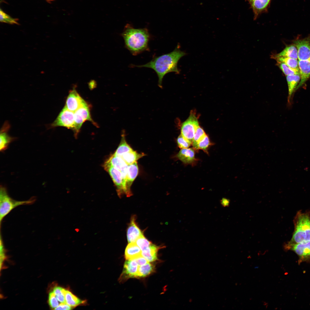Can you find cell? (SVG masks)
<instances>
[{
	"mask_svg": "<svg viewBox=\"0 0 310 310\" xmlns=\"http://www.w3.org/2000/svg\"><path fill=\"white\" fill-rule=\"evenodd\" d=\"M75 87H73L69 91L65 106L67 109L74 112L85 101L78 94Z\"/></svg>",
	"mask_w": 310,
	"mask_h": 310,
	"instance_id": "11",
	"label": "cell"
},
{
	"mask_svg": "<svg viewBox=\"0 0 310 310\" xmlns=\"http://www.w3.org/2000/svg\"><path fill=\"white\" fill-rule=\"evenodd\" d=\"M139 267L135 259L127 260L125 262L122 277L125 278H137Z\"/></svg>",
	"mask_w": 310,
	"mask_h": 310,
	"instance_id": "17",
	"label": "cell"
},
{
	"mask_svg": "<svg viewBox=\"0 0 310 310\" xmlns=\"http://www.w3.org/2000/svg\"><path fill=\"white\" fill-rule=\"evenodd\" d=\"M46 0L48 2H50L53 1V0Z\"/></svg>",
	"mask_w": 310,
	"mask_h": 310,
	"instance_id": "40",
	"label": "cell"
},
{
	"mask_svg": "<svg viewBox=\"0 0 310 310\" xmlns=\"http://www.w3.org/2000/svg\"><path fill=\"white\" fill-rule=\"evenodd\" d=\"M125 135V131L123 130L120 143L115 152L113 154L115 155L121 157L123 154L133 150L127 142Z\"/></svg>",
	"mask_w": 310,
	"mask_h": 310,
	"instance_id": "22",
	"label": "cell"
},
{
	"mask_svg": "<svg viewBox=\"0 0 310 310\" xmlns=\"http://www.w3.org/2000/svg\"><path fill=\"white\" fill-rule=\"evenodd\" d=\"M0 135V150L3 151L7 149L9 144L13 140V138L10 137L3 130Z\"/></svg>",
	"mask_w": 310,
	"mask_h": 310,
	"instance_id": "28",
	"label": "cell"
},
{
	"mask_svg": "<svg viewBox=\"0 0 310 310\" xmlns=\"http://www.w3.org/2000/svg\"><path fill=\"white\" fill-rule=\"evenodd\" d=\"M135 259L139 266L145 265L148 262L144 257H142V256Z\"/></svg>",
	"mask_w": 310,
	"mask_h": 310,
	"instance_id": "38",
	"label": "cell"
},
{
	"mask_svg": "<svg viewBox=\"0 0 310 310\" xmlns=\"http://www.w3.org/2000/svg\"><path fill=\"white\" fill-rule=\"evenodd\" d=\"M58 301L53 292H50L49 294L48 303L50 307L54 309L59 305Z\"/></svg>",
	"mask_w": 310,
	"mask_h": 310,
	"instance_id": "36",
	"label": "cell"
},
{
	"mask_svg": "<svg viewBox=\"0 0 310 310\" xmlns=\"http://www.w3.org/2000/svg\"><path fill=\"white\" fill-rule=\"evenodd\" d=\"M65 289L59 286L55 287L53 292L58 301L61 303H65L64 294Z\"/></svg>",
	"mask_w": 310,
	"mask_h": 310,
	"instance_id": "34",
	"label": "cell"
},
{
	"mask_svg": "<svg viewBox=\"0 0 310 310\" xmlns=\"http://www.w3.org/2000/svg\"><path fill=\"white\" fill-rule=\"evenodd\" d=\"M74 127L73 131L75 137H77L82 124L85 121H90L94 125L97 126L91 117L90 106L86 101L74 112Z\"/></svg>",
	"mask_w": 310,
	"mask_h": 310,
	"instance_id": "5",
	"label": "cell"
},
{
	"mask_svg": "<svg viewBox=\"0 0 310 310\" xmlns=\"http://www.w3.org/2000/svg\"><path fill=\"white\" fill-rule=\"evenodd\" d=\"M138 173V168L136 161L131 164L128 165L126 181L127 197H130L132 195L131 187Z\"/></svg>",
	"mask_w": 310,
	"mask_h": 310,
	"instance_id": "15",
	"label": "cell"
},
{
	"mask_svg": "<svg viewBox=\"0 0 310 310\" xmlns=\"http://www.w3.org/2000/svg\"><path fill=\"white\" fill-rule=\"evenodd\" d=\"M272 57L277 61L282 62L292 68L299 70L298 59L289 57H278L274 55H273Z\"/></svg>",
	"mask_w": 310,
	"mask_h": 310,
	"instance_id": "26",
	"label": "cell"
},
{
	"mask_svg": "<svg viewBox=\"0 0 310 310\" xmlns=\"http://www.w3.org/2000/svg\"><path fill=\"white\" fill-rule=\"evenodd\" d=\"M135 243L142 251L148 247L152 244L151 242L144 237L143 235L139 237Z\"/></svg>",
	"mask_w": 310,
	"mask_h": 310,
	"instance_id": "32",
	"label": "cell"
},
{
	"mask_svg": "<svg viewBox=\"0 0 310 310\" xmlns=\"http://www.w3.org/2000/svg\"><path fill=\"white\" fill-rule=\"evenodd\" d=\"M197 118L195 112H191L188 118L183 124L181 134L188 142L192 144L194 136L199 126Z\"/></svg>",
	"mask_w": 310,
	"mask_h": 310,
	"instance_id": "6",
	"label": "cell"
},
{
	"mask_svg": "<svg viewBox=\"0 0 310 310\" xmlns=\"http://www.w3.org/2000/svg\"><path fill=\"white\" fill-rule=\"evenodd\" d=\"M104 169L109 174L116 187L118 195L125 194L127 195V191L121 172L110 164L105 162L103 165Z\"/></svg>",
	"mask_w": 310,
	"mask_h": 310,
	"instance_id": "7",
	"label": "cell"
},
{
	"mask_svg": "<svg viewBox=\"0 0 310 310\" xmlns=\"http://www.w3.org/2000/svg\"><path fill=\"white\" fill-rule=\"evenodd\" d=\"M160 248L152 243L147 248L142 251V255L148 262H152L157 259V254Z\"/></svg>",
	"mask_w": 310,
	"mask_h": 310,
	"instance_id": "21",
	"label": "cell"
},
{
	"mask_svg": "<svg viewBox=\"0 0 310 310\" xmlns=\"http://www.w3.org/2000/svg\"><path fill=\"white\" fill-rule=\"evenodd\" d=\"M286 79L288 86V101L290 102L291 96L299 84L301 79L299 74L286 76Z\"/></svg>",
	"mask_w": 310,
	"mask_h": 310,
	"instance_id": "20",
	"label": "cell"
},
{
	"mask_svg": "<svg viewBox=\"0 0 310 310\" xmlns=\"http://www.w3.org/2000/svg\"><path fill=\"white\" fill-rule=\"evenodd\" d=\"M277 62L278 66L286 76L295 74L300 75L299 70L292 68L282 62L279 61Z\"/></svg>",
	"mask_w": 310,
	"mask_h": 310,
	"instance_id": "29",
	"label": "cell"
},
{
	"mask_svg": "<svg viewBox=\"0 0 310 310\" xmlns=\"http://www.w3.org/2000/svg\"><path fill=\"white\" fill-rule=\"evenodd\" d=\"M177 142L179 147L181 149L188 148L192 144L187 140L181 134L177 137Z\"/></svg>",
	"mask_w": 310,
	"mask_h": 310,
	"instance_id": "35",
	"label": "cell"
},
{
	"mask_svg": "<svg viewBox=\"0 0 310 310\" xmlns=\"http://www.w3.org/2000/svg\"><path fill=\"white\" fill-rule=\"evenodd\" d=\"M121 172L126 186V181L128 165L121 157L114 154L105 161Z\"/></svg>",
	"mask_w": 310,
	"mask_h": 310,
	"instance_id": "12",
	"label": "cell"
},
{
	"mask_svg": "<svg viewBox=\"0 0 310 310\" xmlns=\"http://www.w3.org/2000/svg\"><path fill=\"white\" fill-rule=\"evenodd\" d=\"M221 205L223 207H227L229 206L230 200L226 198H222L220 200Z\"/></svg>",
	"mask_w": 310,
	"mask_h": 310,
	"instance_id": "39",
	"label": "cell"
},
{
	"mask_svg": "<svg viewBox=\"0 0 310 310\" xmlns=\"http://www.w3.org/2000/svg\"><path fill=\"white\" fill-rule=\"evenodd\" d=\"M144 154H140L133 150L126 153L121 157L128 165L136 162L138 160L144 156Z\"/></svg>",
	"mask_w": 310,
	"mask_h": 310,
	"instance_id": "25",
	"label": "cell"
},
{
	"mask_svg": "<svg viewBox=\"0 0 310 310\" xmlns=\"http://www.w3.org/2000/svg\"><path fill=\"white\" fill-rule=\"evenodd\" d=\"M210 144L209 138L208 136L206 134L198 143L197 150L201 149L205 152H207Z\"/></svg>",
	"mask_w": 310,
	"mask_h": 310,
	"instance_id": "33",
	"label": "cell"
},
{
	"mask_svg": "<svg viewBox=\"0 0 310 310\" xmlns=\"http://www.w3.org/2000/svg\"><path fill=\"white\" fill-rule=\"evenodd\" d=\"M154 266L148 262L141 266H139L137 278L146 277L152 273L154 270Z\"/></svg>",
	"mask_w": 310,
	"mask_h": 310,
	"instance_id": "27",
	"label": "cell"
},
{
	"mask_svg": "<svg viewBox=\"0 0 310 310\" xmlns=\"http://www.w3.org/2000/svg\"><path fill=\"white\" fill-rule=\"evenodd\" d=\"M278 57H289L298 59L297 50L293 44L286 46L280 53L274 55Z\"/></svg>",
	"mask_w": 310,
	"mask_h": 310,
	"instance_id": "24",
	"label": "cell"
},
{
	"mask_svg": "<svg viewBox=\"0 0 310 310\" xmlns=\"http://www.w3.org/2000/svg\"><path fill=\"white\" fill-rule=\"evenodd\" d=\"M64 294L65 303L72 307L85 303V301L80 300L68 290L65 289Z\"/></svg>",
	"mask_w": 310,
	"mask_h": 310,
	"instance_id": "23",
	"label": "cell"
},
{
	"mask_svg": "<svg viewBox=\"0 0 310 310\" xmlns=\"http://www.w3.org/2000/svg\"><path fill=\"white\" fill-rule=\"evenodd\" d=\"M142 256V251L135 242L128 244L125 251V257L126 259H134Z\"/></svg>",
	"mask_w": 310,
	"mask_h": 310,
	"instance_id": "19",
	"label": "cell"
},
{
	"mask_svg": "<svg viewBox=\"0 0 310 310\" xmlns=\"http://www.w3.org/2000/svg\"><path fill=\"white\" fill-rule=\"evenodd\" d=\"M293 44L297 48L299 60L310 59V35L303 39L294 40Z\"/></svg>",
	"mask_w": 310,
	"mask_h": 310,
	"instance_id": "10",
	"label": "cell"
},
{
	"mask_svg": "<svg viewBox=\"0 0 310 310\" xmlns=\"http://www.w3.org/2000/svg\"><path fill=\"white\" fill-rule=\"evenodd\" d=\"M249 3L255 19L262 13L267 11L271 0H246Z\"/></svg>",
	"mask_w": 310,
	"mask_h": 310,
	"instance_id": "14",
	"label": "cell"
},
{
	"mask_svg": "<svg viewBox=\"0 0 310 310\" xmlns=\"http://www.w3.org/2000/svg\"><path fill=\"white\" fill-rule=\"evenodd\" d=\"M176 156L184 164H192L195 160L194 148H188L181 149L177 154Z\"/></svg>",
	"mask_w": 310,
	"mask_h": 310,
	"instance_id": "18",
	"label": "cell"
},
{
	"mask_svg": "<svg viewBox=\"0 0 310 310\" xmlns=\"http://www.w3.org/2000/svg\"><path fill=\"white\" fill-rule=\"evenodd\" d=\"M34 197L26 201H17L8 195L6 189L1 187L0 190V222L15 208L21 205L32 204L35 201Z\"/></svg>",
	"mask_w": 310,
	"mask_h": 310,
	"instance_id": "4",
	"label": "cell"
},
{
	"mask_svg": "<svg viewBox=\"0 0 310 310\" xmlns=\"http://www.w3.org/2000/svg\"><path fill=\"white\" fill-rule=\"evenodd\" d=\"M301 79L296 90L303 85L310 77V59L298 61Z\"/></svg>",
	"mask_w": 310,
	"mask_h": 310,
	"instance_id": "16",
	"label": "cell"
},
{
	"mask_svg": "<svg viewBox=\"0 0 310 310\" xmlns=\"http://www.w3.org/2000/svg\"><path fill=\"white\" fill-rule=\"evenodd\" d=\"M18 19L12 18L0 9V21L1 22L10 24H18Z\"/></svg>",
	"mask_w": 310,
	"mask_h": 310,
	"instance_id": "31",
	"label": "cell"
},
{
	"mask_svg": "<svg viewBox=\"0 0 310 310\" xmlns=\"http://www.w3.org/2000/svg\"><path fill=\"white\" fill-rule=\"evenodd\" d=\"M135 215L132 216L128 227L127 236L128 242H135L137 239L143 235L142 231L138 226L136 222Z\"/></svg>",
	"mask_w": 310,
	"mask_h": 310,
	"instance_id": "13",
	"label": "cell"
},
{
	"mask_svg": "<svg viewBox=\"0 0 310 310\" xmlns=\"http://www.w3.org/2000/svg\"><path fill=\"white\" fill-rule=\"evenodd\" d=\"M206 134L203 129L199 126L195 131L192 144L194 149L197 150L198 143Z\"/></svg>",
	"mask_w": 310,
	"mask_h": 310,
	"instance_id": "30",
	"label": "cell"
},
{
	"mask_svg": "<svg viewBox=\"0 0 310 310\" xmlns=\"http://www.w3.org/2000/svg\"><path fill=\"white\" fill-rule=\"evenodd\" d=\"M284 247L285 249L293 251L297 255L299 263L310 262V241L293 245L285 244Z\"/></svg>",
	"mask_w": 310,
	"mask_h": 310,
	"instance_id": "9",
	"label": "cell"
},
{
	"mask_svg": "<svg viewBox=\"0 0 310 310\" xmlns=\"http://www.w3.org/2000/svg\"><path fill=\"white\" fill-rule=\"evenodd\" d=\"M72 307L66 303H61L55 310H71Z\"/></svg>",
	"mask_w": 310,
	"mask_h": 310,
	"instance_id": "37",
	"label": "cell"
},
{
	"mask_svg": "<svg viewBox=\"0 0 310 310\" xmlns=\"http://www.w3.org/2000/svg\"><path fill=\"white\" fill-rule=\"evenodd\" d=\"M294 223V230L287 245L301 243L310 241V215L307 213L298 212Z\"/></svg>",
	"mask_w": 310,
	"mask_h": 310,
	"instance_id": "3",
	"label": "cell"
},
{
	"mask_svg": "<svg viewBox=\"0 0 310 310\" xmlns=\"http://www.w3.org/2000/svg\"><path fill=\"white\" fill-rule=\"evenodd\" d=\"M186 53L181 51L177 46L172 52L153 58L146 64L140 65H135L138 67H147L153 69L158 77V86L162 88L163 79L167 73L174 72L179 73L177 65L180 59Z\"/></svg>",
	"mask_w": 310,
	"mask_h": 310,
	"instance_id": "1",
	"label": "cell"
},
{
	"mask_svg": "<svg viewBox=\"0 0 310 310\" xmlns=\"http://www.w3.org/2000/svg\"><path fill=\"white\" fill-rule=\"evenodd\" d=\"M74 112L67 109L65 106L60 112L57 117L51 124V127H63L72 131L74 127Z\"/></svg>",
	"mask_w": 310,
	"mask_h": 310,
	"instance_id": "8",
	"label": "cell"
},
{
	"mask_svg": "<svg viewBox=\"0 0 310 310\" xmlns=\"http://www.w3.org/2000/svg\"><path fill=\"white\" fill-rule=\"evenodd\" d=\"M125 46L134 55L149 49L148 42L150 35L147 30L126 28L121 34Z\"/></svg>",
	"mask_w": 310,
	"mask_h": 310,
	"instance_id": "2",
	"label": "cell"
}]
</instances>
